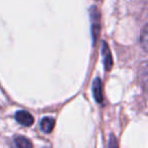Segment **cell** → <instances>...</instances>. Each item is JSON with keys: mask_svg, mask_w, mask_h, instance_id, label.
Returning <instances> with one entry per match:
<instances>
[{"mask_svg": "<svg viewBox=\"0 0 148 148\" xmlns=\"http://www.w3.org/2000/svg\"><path fill=\"white\" fill-rule=\"evenodd\" d=\"M15 120L21 125L29 127L34 124V118L29 112L27 111H18L15 113Z\"/></svg>", "mask_w": 148, "mask_h": 148, "instance_id": "obj_2", "label": "cell"}, {"mask_svg": "<svg viewBox=\"0 0 148 148\" xmlns=\"http://www.w3.org/2000/svg\"><path fill=\"white\" fill-rule=\"evenodd\" d=\"M90 23H91V35H92V41H93V45H95L97 42L99 36V32H101V27H99V10L95 6H92L90 8Z\"/></svg>", "mask_w": 148, "mask_h": 148, "instance_id": "obj_1", "label": "cell"}, {"mask_svg": "<svg viewBox=\"0 0 148 148\" xmlns=\"http://www.w3.org/2000/svg\"><path fill=\"white\" fill-rule=\"evenodd\" d=\"M92 91L93 97L97 103H103V83H101V78H95L92 83Z\"/></svg>", "mask_w": 148, "mask_h": 148, "instance_id": "obj_4", "label": "cell"}, {"mask_svg": "<svg viewBox=\"0 0 148 148\" xmlns=\"http://www.w3.org/2000/svg\"><path fill=\"white\" fill-rule=\"evenodd\" d=\"M14 144L17 147H21V148H29V147H33V144L29 141V139H27L23 136H19L16 137L14 140Z\"/></svg>", "mask_w": 148, "mask_h": 148, "instance_id": "obj_6", "label": "cell"}, {"mask_svg": "<svg viewBox=\"0 0 148 148\" xmlns=\"http://www.w3.org/2000/svg\"><path fill=\"white\" fill-rule=\"evenodd\" d=\"M101 56H103V65H105V69L107 71L112 69L113 67V58H112V54L110 51V48L106 42L103 43V49H101Z\"/></svg>", "mask_w": 148, "mask_h": 148, "instance_id": "obj_3", "label": "cell"}, {"mask_svg": "<svg viewBox=\"0 0 148 148\" xmlns=\"http://www.w3.org/2000/svg\"><path fill=\"white\" fill-rule=\"evenodd\" d=\"M55 127V120L46 117L41 121V130L45 133H51Z\"/></svg>", "mask_w": 148, "mask_h": 148, "instance_id": "obj_5", "label": "cell"}]
</instances>
